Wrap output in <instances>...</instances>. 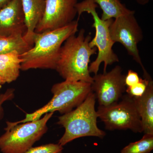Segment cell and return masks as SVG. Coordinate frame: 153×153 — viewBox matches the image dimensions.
Here are the masks:
<instances>
[{
  "instance_id": "obj_22",
  "label": "cell",
  "mask_w": 153,
  "mask_h": 153,
  "mask_svg": "<svg viewBox=\"0 0 153 153\" xmlns=\"http://www.w3.org/2000/svg\"><path fill=\"white\" fill-rule=\"evenodd\" d=\"M12 1V0H0V9L2 8Z\"/></svg>"
},
{
  "instance_id": "obj_23",
  "label": "cell",
  "mask_w": 153,
  "mask_h": 153,
  "mask_svg": "<svg viewBox=\"0 0 153 153\" xmlns=\"http://www.w3.org/2000/svg\"><path fill=\"white\" fill-rule=\"evenodd\" d=\"M138 4L142 5H145L148 4L150 0H135Z\"/></svg>"
},
{
  "instance_id": "obj_5",
  "label": "cell",
  "mask_w": 153,
  "mask_h": 153,
  "mask_svg": "<svg viewBox=\"0 0 153 153\" xmlns=\"http://www.w3.org/2000/svg\"><path fill=\"white\" fill-rule=\"evenodd\" d=\"M98 5L88 0H84L78 3L76 6L79 19L81 14L84 12L90 14L93 18L94 23L92 27L95 29V36L89 42L91 48L96 47L98 50L97 57L89 66L90 73L97 74L100 66L104 63L103 73L106 72L108 65L119 61L117 55L114 53L112 47L115 43L111 38L109 28L113 19L103 21L99 16L96 11Z\"/></svg>"
},
{
  "instance_id": "obj_18",
  "label": "cell",
  "mask_w": 153,
  "mask_h": 153,
  "mask_svg": "<svg viewBox=\"0 0 153 153\" xmlns=\"http://www.w3.org/2000/svg\"><path fill=\"white\" fill-rule=\"evenodd\" d=\"M151 79H152L151 77L144 78L143 79L140 78L139 82L137 84L130 87H127L126 92L132 97H138L142 96L145 93Z\"/></svg>"
},
{
  "instance_id": "obj_13",
  "label": "cell",
  "mask_w": 153,
  "mask_h": 153,
  "mask_svg": "<svg viewBox=\"0 0 153 153\" xmlns=\"http://www.w3.org/2000/svg\"><path fill=\"white\" fill-rule=\"evenodd\" d=\"M144 134H153V81L150 80L145 93L140 97H133Z\"/></svg>"
},
{
  "instance_id": "obj_17",
  "label": "cell",
  "mask_w": 153,
  "mask_h": 153,
  "mask_svg": "<svg viewBox=\"0 0 153 153\" xmlns=\"http://www.w3.org/2000/svg\"><path fill=\"white\" fill-rule=\"evenodd\" d=\"M153 149V134H145L142 138L131 143L121 151V153H150Z\"/></svg>"
},
{
  "instance_id": "obj_14",
  "label": "cell",
  "mask_w": 153,
  "mask_h": 153,
  "mask_svg": "<svg viewBox=\"0 0 153 153\" xmlns=\"http://www.w3.org/2000/svg\"><path fill=\"white\" fill-rule=\"evenodd\" d=\"M22 61L17 51L0 55V79L2 84L16 80L20 74Z\"/></svg>"
},
{
  "instance_id": "obj_20",
  "label": "cell",
  "mask_w": 153,
  "mask_h": 153,
  "mask_svg": "<svg viewBox=\"0 0 153 153\" xmlns=\"http://www.w3.org/2000/svg\"><path fill=\"white\" fill-rule=\"evenodd\" d=\"M15 97V89L9 88L4 93L0 94V121L4 117V110L2 105L5 102L11 100Z\"/></svg>"
},
{
  "instance_id": "obj_8",
  "label": "cell",
  "mask_w": 153,
  "mask_h": 153,
  "mask_svg": "<svg viewBox=\"0 0 153 153\" xmlns=\"http://www.w3.org/2000/svg\"><path fill=\"white\" fill-rule=\"evenodd\" d=\"M134 14L135 11L115 19L110 27V34L112 41L122 44L128 55L141 66L144 76L146 77L149 75L143 65L137 47L143 35Z\"/></svg>"
},
{
  "instance_id": "obj_11",
  "label": "cell",
  "mask_w": 153,
  "mask_h": 153,
  "mask_svg": "<svg viewBox=\"0 0 153 153\" xmlns=\"http://www.w3.org/2000/svg\"><path fill=\"white\" fill-rule=\"evenodd\" d=\"M26 31L22 0H12L0 9V36L24 35Z\"/></svg>"
},
{
  "instance_id": "obj_24",
  "label": "cell",
  "mask_w": 153,
  "mask_h": 153,
  "mask_svg": "<svg viewBox=\"0 0 153 153\" xmlns=\"http://www.w3.org/2000/svg\"><path fill=\"white\" fill-rule=\"evenodd\" d=\"M2 83L1 81V79H0V90L1 88L2 85Z\"/></svg>"
},
{
  "instance_id": "obj_1",
  "label": "cell",
  "mask_w": 153,
  "mask_h": 153,
  "mask_svg": "<svg viewBox=\"0 0 153 153\" xmlns=\"http://www.w3.org/2000/svg\"><path fill=\"white\" fill-rule=\"evenodd\" d=\"M78 21H74L63 27L36 33L34 45L20 55L21 70L44 68L55 69L62 44L78 31Z\"/></svg>"
},
{
  "instance_id": "obj_3",
  "label": "cell",
  "mask_w": 153,
  "mask_h": 153,
  "mask_svg": "<svg viewBox=\"0 0 153 153\" xmlns=\"http://www.w3.org/2000/svg\"><path fill=\"white\" fill-rule=\"evenodd\" d=\"M95 94L92 91L81 104L70 112L58 117L57 124L65 128V132L58 142L62 146L79 138L95 137L102 139L106 135L97 125Z\"/></svg>"
},
{
  "instance_id": "obj_4",
  "label": "cell",
  "mask_w": 153,
  "mask_h": 153,
  "mask_svg": "<svg viewBox=\"0 0 153 153\" xmlns=\"http://www.w3.org/2000/svg\"><path fill=\"white\" fill-rule=\"evenodd\" d=\"M91 84L84 81L65 80L52 86L53 97L47 104L32 113L27 114L23 120L7 123L14 126L38 120L48 113L58 111L62 114L70 112L81 104L91 92Z\"/></svg>"
},
{
  "instance_id": "obj_7",
  "label": "cell",
  "mask_w": 153,
  "mask_h": 153,
  "mask_svg": "<svg viewBox=\"0 0 153 153\" xmlns=\"http://www.w3.org/2000/svg\"><path fill=\"white\" fill-rule=\"evenodd\" d=\"M96 111L97 117L108 130L129 129L136 133L143 132L142 123L133 97L128 94L123 96L120 101L108 106L99 105Z\"/></svg>"
},
{
  "instance_id": "obj_6",
  "label": "cell",
  "mask_w": 153,
  "mask_h": 153,
  "mask_svg": "<svg viewBox=\"0 0 153 153\" xmlns=\"http://www.w3.org/2000/svg\"><path fill=\"white\" fill-rule=\"evenodd\" d=\"M54 113H48L38 120L14 126L7 124L0 137V150L3 153H24L32 148L48 131L47 122Z\"/></svg>"
},
{
  "instance_id": "obj_10",
  "label": "cell",
  "mask_w": 153,
  "mask_h": 153,
  "mask_svg": "<svg viewBox=\"0 0 153 153\" xmlns=\"http://www.w3.org/2000/svg\"><path fill=\"white\" fill-rule=\"evenodd\" d=\"M77 0H46L44 16L35 32L41 33L69 25L77 14Z\"/></svg>"
},
{
  "instance_id": "obj_2",
  "label": "cell",
  "mask_w": 153,
  "mask_h": 153,
  "mask_svg": "<svg viewBox=\"0 0 153 153\" xmlns=\"http://www.w3.org/2000/svg\"><path fill=\"white\" fill-rule=\"evenodd\" d=\"M85 32L81 29L77 36L74 35L66 39L60 49L55 70L65 80L91 84L93 79L89 71V63L97 49L90 47L91 36H85Z\"/></svg>"
},
{
  "instance_id": "obj_12",
  "label": "cell",
  "mask_w": 153,
  "mask_h": 153,
  "mask_svg": "<svg viewBox=\"0 0 153 153\" xmlns=\"http://www.w3.org/2000/svg\"><path fill=\"white\" fill-rule=\"evenodd\" d=\"M46 0H22L26 31L24 38L29 44L34 45L36 27L44 16Z\"/></svg>"
},
{
  "instance_id": "obj_21",
  "label": "cell",
  "mask_w": 153,
  "mask_h": 153,
  "mask_svg": "<svg viewBox=\"0 0 153 153\" xmlns=\"http://www.w3.org/2000/svg\"><path fill=\"white\" fill-rule=\"evenodd\" d=\"M138 74L133 70H129L125 77V83L126 86L130 87L139 82L140 79Z\"/></svg>"
},
{
  "instance_id": "obj_16",
  "label": "cell",
  "mask_w": 153,
  "mask_h": 153,
  "mask_svg": "<svg viewBox=\"0 0 153 153\" xmlns=\"http://www.w3.org/2000/svg\"><path fill=\"white\" fill-rule=\"evenodd\" d=\"M33 45L25 40L22 34L0 36V55L17 51L20 55L30 50Z\"/></svg>"
},
{
  "instance_id": "obj_15",
  "label": "cell",
  "mask_w": 153,
  "mask_h": 153,
  "mask_svg": "<svg viewBox=\"0 0 153 153\" xmlns=\"http://www.w3.org/2000/svg\"><path fill=\"white\" fill-rule=\"evenodd\" d=\"M99 6L102 11L101 19L103 21L116 19L131 13L134 11L128 9L120 0H88Z\"/></svg>"
},
{
  "instance_id": "obj_19",
  "label": "cell",
  "mask_w": 153,
  "mask_h": 153,
  "mask_svg": "<svg viewBox=\"0 0 153 153\" xmlns=\"http://www.w3.org/2000/svg\"><path fill=\"white\" fill-rule=\"evenodd\" d=\"M63 146L59 144L50 143L30 148L24 153H62Z\"/></svg>"
},
{
  "instance_id": "obj_9",
  "label": "cell",
  "mask_w": 153,
  "mask_h": 153,
  "mask_svg": "<svg viewBox=\"0 0 153 153\" xmlns=\"http://www.w3.org/2000/svg\"><path fill=\"white\" fill-rule=\"evenodd\" d=\"M122 71L121 66H116L109 72L93 76L91 91L99 106H107L117 102L124 95L126 90L125 75Z\"/></svg>"
}]
</instances>
